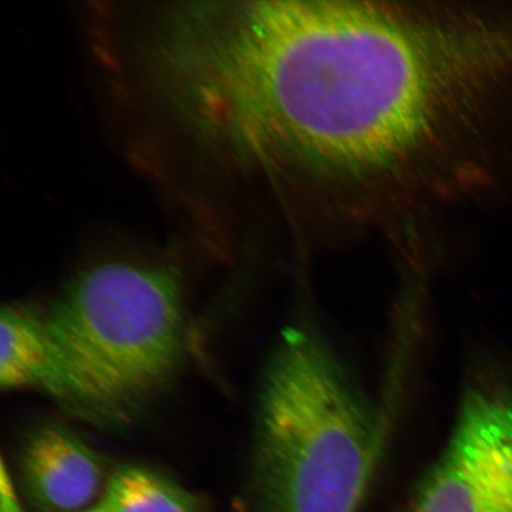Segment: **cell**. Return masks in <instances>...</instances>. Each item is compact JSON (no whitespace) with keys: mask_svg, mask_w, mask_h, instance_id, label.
<instances>
[{"mask_svg":"<svg viewBox=\"0 0 512 512\" xmlns=\"http://www.w3.org/2000/svg\"><path fill=\"white\" fill-rule=\"evenodd\" d=\"M478 41L446 12L227 2L192 51L190 92L219 150L371 181L444 143L478 81Z\"/></svg>","mask_w":512,"mask_h":512,"instance_id":"cell-1","label":"cell"},{"mask_svg":"<svg viewBox=\"0 0 512 512\" xmlns=\"http://www.w3.org/2000/svg\"><path fill=\"white\" fill-rule=\"evenodd\" d=\"M379 446L366 403L312 332H284L262 384L255 475L268 512H357Z\"/></svg>","mask_w":512,"mask_h":512,"instance_id":"cell-2","label":"cell"},{"mask_svg":"<svg viewBox=\"0 0 512 512\" xmlns=\"http://www.w3.org/2000/svg\"><path fill=\"white\" fill-rule=\"evenodd\" d=\"M42 318L79 409L106 421L130 419L176 375L187 349L181 283L163 267L89 268Z\"/></svg>","mask_w":512,"mask_h":512,"instance_id":"cell-3","label":"cell"},{"mask_svg":"<svg viewBox=\"0 0 512 512\" xmlns=\"http://www.w3.org/2000/svg\"><path fill=\"white\" fill-rule=\"evenodd\" d=\"M408 512H512V389L467 390Z\"/></svg>","mask_w":512,"mask_h":512,"instance_id":"cell-4","label":"cell"},{"mask_svg":"<svg viewBox=\"0 0 512 512\" xmlns=\"http://www.w3.org/2000/svg\"><path fill=\"white\" fill-rule=\"evenodd\" d=\"M24 488L48 512L88 509L104 485V462L79 435L59 425L38 427L19 456Z\"/></svg>","mask_w":512,"mask_h":512,"instance_id":"cell-5","label":"cell"},{"mask_svg":"<svg viewBox=\"0 0 512 512\" xmlns=\"http://www.w3.org/2000/svg\"><path fill=\"white\" fill-rule=\"evenodd\" d=\"M0 386L37 389L79 408L78 393L43 318L6 307L0 318Z\"/></svg>","mask_w":512,"mask_h":512,"instance_id":"cell-6","label":"cell"},{"mask_svg":"<svg viewBox=\"0 0 512 512\" xmlns=\"http://www.w3.org/2000/svg\"><path fill=\"white\" fill-rule=\"evenodd\" d=\"M99 502L107 512H195L188 492L143 466L115 472Z\"/></svg>","mask_w":512,"mask_h":512,"instance_id":"cell-7","label":"cell"},{"mask_svg":"<svg viewBox=\"0 0 512 512\" xmlns=\"http://www.w3.org/2000/svg\"><path fill=\"white\" fill-rule=\"evenodd\" d=\"M0 502H2L0 512H25L5 464L2 465V480H0Z\"/></svg>","mask_w":512,"mask_h":512,"instance_id":"cell-8","label":"cell"},{"mask_svg":"<svg viewBox=\"0 0 512 512\" xmlns=\"http://www.w3.org/2000/svg\"><path fill=\"white\" fill-rule=\"evenodd\" d=\"M81 512H107L104 507L98 502V504L93 505V507L83 510Z\"/></svg>","mask_w":512,"mask_h":512,"instance_id":"cell-9","label":"cell"}]
</instances>
